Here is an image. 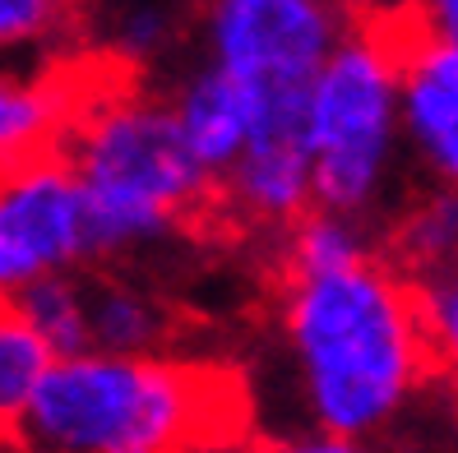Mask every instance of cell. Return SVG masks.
I'll list each match as a JSON object with an SVG mask.
<instances>
[{
    "instance_id": "6da1fadb",
    "label": "cell",
    "mask_w": 458,
    "mask_h": 453,
    "mask_svg": "<svg viewBox=\"0 0 458 453\" xmlns=\"http://www.w3.org/2000/svg\"><path fill=\"white\" fill-rule=\"evenodd\" d=\"M250 393L241 370L181 357L51 361L10 453H241Z\"/></svg>"
},
{
    "instance_id": "7a4b0ae2",
    "label": "cell",
    "mask_w": 458,
    "mask_h": 453,
    "mask_svg": "<svg viewBox=\"0 0 458 453\" xmlns=\"http://www.w3.org/2000/svg\"><path fill=\"white\" fill-rule=\"evenodd\" d=\"M283 333L319 435L385 431L440 375L417 287L380 255L283 282Z\"/></svg>"
},
{
    "instance_id": "3957f363",
    "label": "cell",
    "mask_w": 458,
    "mask_h": 453,
    "mask_svg": "<svg viewBox=\"0 0 458 453\" xmlns=\"http://www.w3.org/2000/svg\"><path fill=\"white\" fill-rule=\"evenodd\" d=\"M65 163L84 190L93 264L163 246L223 204L218 180L185 148L172 102L144 97L130 79L106 88L74 121Z\"/></svg>"
},
{
    "instance_id": "277c9868",
    "label": "cell",
    "mask_w": 458,
    "mask_h": 453,
    "mask_svg": "<svg viewBox=\"0 0 458 453\" xmlns=\"http://www.w3.org/2000/svg\"><path fill=\"white\" fill-rule=\"evenodd\" d=\"M403 56L385 5L347 10V33L310 88L315 208L361 222L403 135Z\"/></svg>"
},
{
    "instance_id": "5b68a950",
    "label": "cell",
    "mask_w": 458,
    "mask_h": 453,
    "mask_svg": "<svg viewBox=\"0 0 458 453\" xmlns=\"http://www.w3.org/2000/svg\"><path fill=\"white\" fill-rule=\"evenodd\" d=\"M343 33L334 0H208L204 10L208 65L250 93L310 88Z\"/></svg>"
},
{
    "instance_id": "8992f818",
    "label": "cell",
    "mask_w": 458,
    "mask_h": 453,
    "mask_svg": "<svg viewBox=\"0 0 458 453\" xmlns=\"http://www.w3.org/2000/svg\"><path fill=\"white\" fill-rule=\"evenodd\" d=\"M93 264L89 213L65 153L0 176V301L51 273Z\"/></svg>"
},
{
    "instance_id": "52a82bcc",
    "label": "cell",
    "mask_w": 458,
    "mask_h": 453,
    "mask_svg": "<svg viewBox=\"0 0 458 453\" xmlns=\"http://www.w3.org/2000/svg\"><path fill=\"white\" fill-rule=\"evenodd\" d=\"M310 88H268V93L246 88L250 139L232 176L223 180V204L255 227L292 231L306 213H315Z\"/></svg>"
},
{
    "instance_id": "ba28073f",
    "label": "cell",
    "mask_w": 458,
    "mask_h": 453,
    "mask_svg": "<svg viewBox=\"0 0 458 453\" xmlns=\"http://www.w3.org/2000/svg\"><path fill=\"white\" fill-rule=\"evenodd\" d=\"M403 56V135L440 190H458V42L426 38L412 5H389Z\"/></svg>"
},
{
    "instance_id": "9c48e42d",
    "label": "cell",
    "mask_w": 458,
    "mask_h": 453,
    "mask_svg": "<svg viewBox=\"0 0 458 453\" xmlns=\"http://www.w3.org/2000/svg\"><path fill=\"white\" fill-rule=\"evenodd\" d=\"M172 112L185 135V148L218 180V195H223V180L232 176L250 139V93L236 79H227L218 65H204L176 88Z\"/></svg>"
},
{
    "instance_id": "30bf717a",
    "label": "cell",
    "mask_w": 458,
    "mask_h": 453,
    "mask_svg": "<svg viewBox=\"0 0 458 453\" xmlns=\"http://www.w3.org/2000/svg\"><path fill=\"white\" fill-rule=\"evenodd\" d=\"M84 306L93 352L106 357H163L172 342V310L153 291L134 287L125 278L84 273Z\"/></svg>"
},
{
    "instance_id": "8fae6325",
    "label": "cell",
    "mask_w": 458,
    "mask_h": 453,
    "mask_svg": "<svg viewBox=\"0 0 458 453\" xmlns=\"http://www.w3.org/2000/svg\"><path fill=\"white\" fill-rule=\"evenodd\" d=\"M394 269L408 282H436L458 273V190L417 199L389 236Z\"/></svg>"
},
{
    "instance_id": "7c38bea8",
    "label": "cell",
    "mask_w": 458,
    "mask_h": 453,
    "mask_svg": "<svg viewBox=\"0 0 458 453\" xmlns=\"http://www.w3.org/2000/svg\"><path fill=\"white\" fill-rule=\"evenodd\" d=\"M10 306L29 319L33 333L47 342L56 361L89 357V352H93L89 306H84V273H51V278H38L33 287L14 291Z\"/></svg>"
},
{
    "instance_id": "4fadbf2b",
    "label": "cell",
    "mask_w": 458,
    "mask_h": 453,
    "mask_svg": "<svg viewBox=\"0 0 458 453\" xmlns=\"http://www.w3.org/2000/svg\"><path fill=\"white\" fill-rule=\"evenodd\" d=\"M370 241L361 222L338 218V213H306L292 231H283V255H278V278L296 282V278H319V273H338L352 264L370 259Z\"/></svg>"
},
{
    "instance_id": "5bb4252c",
    "label": "cell",
    "mask_w": 458,
    "mask_h": 453,
    "mask_svg": "<svg viewBox=\"0 0 458 453\" xmlns=\"http://www.w3.org/2000/svg\"><path fill=\"white\" fill-rule=\"evenodd\" d=\"M51 348L33 333L10 301H0V440L14 435V425L29 412L42 375L51 370Z\"/></svg>"
},
{
    "instance_id": "9a60e30c",
    "label": "cell",
    "mask_w": 458,
    "mask_h": 453,
    "mask_svg": "<svg viewBox=\"0 0 458 453\" xmlns=\"http://www.w3.org/2000/svg\"><path fill=\"white\" fill-rule=\"evenodd\" d=\"M421 297V319L430 333V352H436V370L454 384L458 403V273L436 278V282H412Z\"/></svg>"
},
{
    "instance_id": "2e32d148",
    "label": "cell",
    "mask_w": 458,
    "mask_h": 453,
    "mask_svg": "<svg viewBox=\"0 0 458 453\" xmlns=\"http://www.w3.org/2000/svg\"><path fill=\"white\" fill-rule=\"evenodd\" d=\"M79 0H0V51L33 46L70 29Z\"/></svg>"
},
{
    "instance_id": "e0dca14e",
    "label": "cell",
    "mask_w": 458,
    "mask_h": 453,
    "mask_svg": "<svg viewBox=\"0 0 458 453\" xmlns=\"http://www.w3.org/2000/svg\"><path fill=\"white\" fill-rule=\"evenodd\" d=\"M167 38H172L167 10H157V5H134V10H125L121 23H116V46H112V56H121L125 65H140L144 56L163 51Z\"/></svg>"
},
{
    "instance_id": "ac0fdd59",
    "label": "cell",
    "mask_w": 458,
    "mask_h": 453,
    "mask_svg": "<svg viewBox=\"0 0 458 453\" xmlns=\"http://www.w3.org/2000/svg\"><path fill=\"white\" fill-rule=\"evenodd\" d=\"M421 33L440 38V42H458V0H408Z\"/></svg>"
},
{
    "instance_id": "d6986e66",
    "label": "cell",
    "mask_w": 458,
    "mask_h": 453,
    "mask_svg": "<svg viewBox=\"0 0 458 453\" xmlns=\"http://www.w3.org/2000/svg\"><path fill=\"white\" fill-rule=\"evenodd\" d=\"M255 453H370V449L361 440H343V435H301V440L264 444Z\"/></svg>"
},
{
    "instance_id": "ffe728a7",
    "label": "cell",
    "mask_w": 458,
    "mask_h": 453,
    "mask_svg": "<svg viewBox=\"0 0 458 453\" xmlns=\"http://www.w3.org/2000/svg\"><path fill=\"white\" fill-rule=\"evenodd\" d=\"M0 453H10V440H0Z\"/></svg>"
},
{
    "instance_id": "44dd1931",
    "label": "cell",
    "mask_w": 458,
    "mask_h": 453,
    "mask_svg": "<svg viewBox=\"0 0 458 453\" xmlns=\"http://www.w3.org/2000/svg\"><path fill=\"white\" fill-rule=\"evenodd\" d=\"M241 453H255V444H250V449H241Z\"/></svg>"
},
{
    "instance_id": "7402d4cb",
    "label": "cell",
    "mask_w": 458,
    "mask_h": 453,
    "mask_svg": "<svg viewBox=\"0 0 458 453\" xmlns=\"http://www.w3.org/2000/svg\"><path fill=\"white\" fill-rule=\"evenodd\" d=\"M79 5H84V0H79Z\"/></svg>"
}]
</instances>
